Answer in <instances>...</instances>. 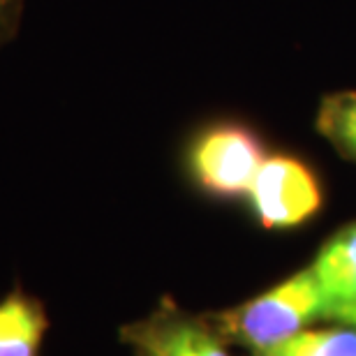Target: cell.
<instances>
[{"label":"cell","mask_w":356,"mask_h":356,"mask_svg":"<svg viewBox=\"0 0 356 356\" xmlns=\"http://www.w3.org/2000/svg\"><path fill=\"white\" fill-rule=\"evenodd\" d=\"M259 356H356V331L350 329H303Z\"/></svg>","instance_id":"7"},{"label":"cell","mask_w":356,"mask_h":356,"mask_svg":"<svg viewBox=\"0 0 356 356\" xmlns=\"http://www.w3.org/2000/svg\"><path fill=\"white\" fill-rule=\"evenodd\" d=\"M317 130L333 144V148L356 160V90L326 95L317 111Z\"/></svg>","instance_id":"6"},{"label":"cell","mask_w":356,"mask_h":356,"mask_svg":"<svg viewBox=\"0 0 356 356\" xmlns=\"http://www.w3.org/2000/svg\"><path fill=\"white\" fill-rule=\"evenodd\" d=\"M153 356H227V352L197 326L174 324L148 336Z\"/></svg>","instance_id":"8"},{"label":"cell","mask_w":356,"mask_h":356,"mask_svg":"<svg viewBox=\"0 0 356 356\" xmlns=\"http://www.w3.org/2000/svg\"><path fill=\"white\" fill-rule=\"evenodd\" d=\"M310 268L326 296V312L356 303V222L326 241Z\"/></svg>","instance_id":"4"},{"label":"cell","mask_w":356,"mask_h":356,"mask_svg":"<svg viewBox=\"0 0 356 356\" xmlns=\"http://www.w3.org/2000/svg\"><path fill=\"white\" fill-rule=\"evenodd\" d=\"M264 160V146L257 134L229 120L202 127L185 151L190 178L206 195L218 199L248 195Z\"/></svg>","instance_id":"2"},{"label":"cell","mask_w":356,"mask_h":356,"mask_svg":"<svg viewBox=\"0 0 356 356\" xmlns=\"http://www.w3.org/2000/svg\"><path fill=\"white\" fill-rule=\"evenodd\" d=\"M47 317L35 298L12 291L0 301V356H38Z\"/></svg>","instance_id":"5"},{"label":"cell","mask_w":356,"mask_h":356,"mask_svg":"<svg viewBox=\"0 0 356 356\" xmlns=\"http://www.w3.org/2000/svg\"><path fill=\"white\" fill-rule=\"evenodd\" d=\"M254 216L266 229L298 227L322 209V188L305 162L273 155L261 162L248 190Z\"/></svg>","instance_id":"3"},{"label":"cell","mask_w":356,"mask_h":356,"mask_svg":"<svg viewBox=\"0 0 356 356\" xmlns=\"http://www.w3.org/2000/svg\"><path fill=\"white\" fill-rule=\"evenodd\" d=\"M326 319H338V322H345V324L356 326V303L329 310V312H326Z\"/></svg>","instance_id":"10"},{"label":"cell","mask_w":356,"mask_h":356,"mask_svg":"<svg viewBox=\"0 0 356 356\" xmlns=\"http://www.w3.org/2000/svg\"><path fill=\"white\" fill-rule=\"evenodd\" d=\"M26 0H0V49L17 40L24 21Z\"/></svg>","instance_id":"9"},{"label":"cell","mask_w":356,"mask_h":356,"mask_svg":"<svg viewBox=\"0 0 356 356\" xmlns=\"http://www.w3.org/2000/svg\"><path fill=\"white\" fill-rule=\"evenodd\" d=\"M326 308V296L315 273L312 268H305L229 312L225 322L232 336L261 354L275 343L303 331L312 319L324 317Z\"/></svg>","instance_id":"1"}]
</instances>
